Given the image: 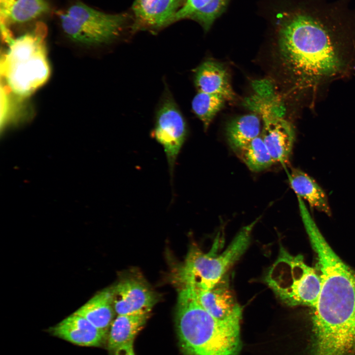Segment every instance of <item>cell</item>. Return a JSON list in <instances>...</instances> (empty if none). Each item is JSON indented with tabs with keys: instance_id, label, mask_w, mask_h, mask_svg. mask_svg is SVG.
<instances>
[{
	"instance_id": "23",
	"label": "cell",
	"mask_w": 355,
	"mask_h": 355,
	"mask_svg": "<svg viewBox=\"0 0 355 355\" xmlns=\"http://www.w3.org/2000/svg\"><path fill=\"white\" fill-rule=\"evenodd\" d=\"M10 90L4 83L0 86V126L4 127L9 118V101L8 93Z\"/></svg>"
},
{
	"instance_id": "3",
	"label": "cell",
	"mask_w": 355,
	"mask_h": 355,
	"mask_svg": "<svg viewBox=\"0 0 355 355\" xmlns=\"http://www.w3.org/2000/svg\"><path fill=\"white\" fill-rule=\"evenodd\" d=\"M176 324L183 355H238L240 324L219 321L198 303L194 290L180 287Z\"/></svg>"
},
{
	"instance_id": "2",
	"label": "cell",
	"mask_w": 355,
	"mask_h": 355,
	"mask_svg": "<svg viewBox=\"0 0 355 355\" xmlns=\"http://www.w3.org/2000/svg\"><path fill=\"white\" fill-rule=\"evenodd\" d=\"M301 218L317 254L321 288L313 308V326L355 332V269L347 265L325 240L309 212Z\"/></svg>"
},
{
	"instance_id": "17",
	"label": "cell",
	"mask_w": 355,
	"mask_h": 355,
	"mask_svg": "<svg viewBox=\"0 0 355 355\" xmlns=\"http://www.w3.org/2000/svg\"><path fill=\"white\" fill-rule=\"evenodd\" d=\"M229 0H185L174 18L173 23L189 19L208 31L224 11Z\"/></svg>"
},
{
	"instance_id": "24",
	"label": "cell",
	"mask_w": 355,
	"mask_h": 355,
	"mask_svg": "<svg viewBox=\"0 0 355 355\" xmlns=\"http://www.w3.org/2000/svg\"><path fill=\"white\" fill-rule=\"evenodd\" d=\"M133 343H128L118 348L114 352L115 355H135Z\"/></svg>"
},
{
	"instance_id": "15",
	"label": "cell",
	"mask_w": 355,
	"mask_h": 355,
	"mask_svg": "<svg viewBox=\"0 0 355 355\" xmlns=\"http://www.w3.org/2000/svg\"><path fill=\"white\" fill-rule=\"evenodd\" d=\"M287 173L289 184L297 197L307 201L311 208L331 215L327 195L313 178L296 168Z\"/></svg>"
},
{
	"instance_id": "19",
	"label": "cell",
	"mask_w": 355,
	"mask_h": 355,
	"mask_svg": "<svg viewBox=\"0 0 355 355\" xmlns=\"http://www.w3.org/2000/svg\"><path fill=\"white\" fill-rule=\"evenodd\" d=\"M150 313L117 315L113 320L108 335V348L111 351L133 343L134 338L147 320Z\"/></svg>"
},
{
	"instance_id": "8",
	"label": "cell",
	"mask_w": 355,
	"mask_h": 355,
	"mask_svg": "<svg viewBox=\"0 0 355 355\" xmlns=\"http://www.w3.org/2000/svg\"><path fill=\"white\" fill-rule=\"evenodd\" d=\"M187 134L186 121L173 97L167 90L158 107L151 135L163 147L171 178L176 160Z\"/></svg>"
},
{
	"instance_id": "10",
	"label": "cell",
	"mask_w": 355,
	"mask_h": 355,
	"mask_svg": "<svg viewBox=\"0 0 355 355\" xmlns=\"http://www.w3.org/2000/svg\"><path fill=\"white\" fill-rule=\"evenodd\" d=\"M263 127L260 136L275 163L285 165L294 141L291 124L269 110H261Z\"/></svg>"
},
{
	"instance_id": "18",
	"label": "cell",
	"mask_w": 355,
	"mask_h": 355,
	"mask_svg": "<svg viewBox=\"0 0 355 355\" xmlns=\"http://www.w3.org/2000/svg\"><path fill=\"white\" fill-rule=\"evenodd\" d=\"M115 313L111 288L100 291L74 313L91 322L98 329L107 333Z\"/></svg>"
},
{
	"instance_id": "6",
	"label": "cell",
	"mask_w": 355,
	"mask_h": 355,
	"mask_svg": "<svg viewBox=\"0 0 355 355\" xmlns=\"http://www.w3.org/2000/svg\"><path fill=\"white\" fill-rule=\"evenodd\" d=\"M265 281L275 295L288 306L316 304L321 279L301 255H293L281 246L278 257L269 269Z\"/></svg>"
},
{
	"instance_id": "20",
	"label": "cell",
	"mask_w": 355,
	"mask_h": 355,
	"mask_svg": "<svg viewBox=\"0 0 355 355\" xmlns=\"http://www.w3.org/2000/svg\"><path fill=\"white\" fill-rule=\"evenodd\" d=\"M261 123L259 117L249 114L231 120L226 127L228 142L237 151L261 134Z\"/></svg>"
},
{
	"instance_id": "9",
	"label": "cell",
	"mask_w": 355,
	"mask_h": 355,
	"mask_svg": "<svg viewBox=\"0 0 355 355\" xmlns=\"http://www.w3.org/2000/svg\"><path fill=\"white\" fill-rule=\"evenodd\" d=\"M113 305L117 315L150 313L158 296L141 280L126 278L111 288Z\"/></svg>"
},
{
	"instance_id": "16",
	"label": "cell",
	"mask_w": 355,
	"mask_h": 355,
	"mask_svg": "<svg viewBox=\"0 0 355 355\" xmlns=\"http://www.w3.org/2000/svg\"><path fill=\"white\" fill-rule=\"evenodd\" d=\"M49 10L45 0H0V24H21L32 21Z\"/></svg>"
},
{
	"instance_id": "7",
	"label": "cell",
	"mask_w": 355,
	"mask_h": 355,
	"mask_svg": "<svg viewBox=\"0 0 355 355\" xmlns=\"http://www.w3.org/2000/svg\"><path fill=\"white\" fill-rule=\"evenodd\" d=\"M127 21L124 14H109L77 1L60 14L61 28L71 41L86 46L107 43L117 38Z\"/></svg>"
},
{
	"instance_id": "21",
	"label": "cell",
	"mask_w": 355,
	"mask_h": 355,
	"mask_svg": "<svg viewBox=\"0 0 355 355\" xmlns=\"http://www.w3.org/2000/svg\"><path fill=\"white\" fill-rule=\"evenodd\" d=\"M247 167L254 172H260L275 163L261 136L236 151Z\"/></svg>"
},
{
	"instance_id": "13",
	"label": "cell",
	"mask_w": 355,
	"mask_h": 355,
	"mask_svg": "<svg viewBox=\"0 0 355 355\" xmlns=\"http://www.w3.org/2000/svg\"><path fill=\"white\" fill-rule=\"evenodd\" d=\"M52 335L72 344L98 347L107 335L84 318L73 313L50 329Z\"/></svg>"
},
{
	"instance_id": "5",
	"label": "cell",
	"mask_w": 355,
	"mask_h": 355,
	"mask_svg": "<svg viewBox=\"0 0 355 355\" xmlns=\"http://www.w3.org/2000/svg\"><path fill=\"white\" fill-rule=\"evenodd\" d=\"M258 219L242 228L220 253H204L197 247L191 248L175 275L181 287H189L195 292L213 287L248 248Z\"/></svg>"
},
{
	"instance_id": "4",
	"label": "cell",
	"mask_w": 355,
	"mask_h": 355,
	"mask_svg": "<svg viewBox=\"0 0 355 355\" xmlns=\"http://www.w3.org/2000/svg\"><path fill=\"white\" fill-rule=\"evenodd\" d=\"M46 35L45 26L39 23L32 31L16 38L11 35L4 39L8 47L1 58V76L10 91L17 96H29L49 78Z\"/></svg>"
},
{
	"instance_id": "14",
	"label": "cell",
	"mask_w": 355,
	"mask_h": 355,
	"mask_svg": "<svg viewBox=\"0 0 355 355\" xmlns=\"http://www.w3.org/2000/svg\"><path fill=\"white\" fill-rule=\"evenodd\" d=\"M194 82L198 92L218 94L226 101L235 98L228 71L220 63L209 60L201 63L195 71Z\"/></svg>"
},
{
	"instance_id": "22",
	"label": "cell",
	"mask_w": 355,
	"mask_h": 355,
	"mask_svg": "<svg viewBox=\"0 0 355 355\" xmlns=\"http://www.w3.org/2000/svg\"><path fill=\"white\" fill-rule=\"evenodd\" d=\"M226 100L221 95L198 92L193 98L191 107L194 113L203 123L207 130Z\"/></svg>"
},
{
	"instance_id": "12",
	"label": "cell",
	"mask_w": 355,
	"mask_h": 355,
	"mask_svg": "<svg viewBox=\"0 0 355 355\" xmlns=\"http://www.w3.org/2000/svg\"><path fill=\"white\" fill-rule=\"evenodd\" d=\"M181 0H134L132 30L156 31L173 23Z\"/></svg>"
},
{
	"instance_id": "1",
	"label": "cell",
	"mask_w": 355,
	"mask_h": 355,
	"mask_svg": "<svg viewBox=\"0 0 355 355\" xmlns=\"http://www.w3.org/2000/svg\"><path fill=\"white\" fill-rule=\"evenodd\" d=\"M325 20L299 11L287 14L279 23V59L295 84L331 75L341 67L337 38Z\"/></svg>"
},
{
	"instance_id": "11",
	"label": "cell",
	"mask_w": 355,
	"mask_h": 355,
	"mask_svg": "<svg viewBox=\"0 0 355 355\" xmlns=\"http://www.w3.org/2000/svg\"><path fill=\"white\" fill-rule=\"evenodd\" d=\"M225 276L210 290L194 291L199 304L214 318L224 322L240 324L242 309Z\"/></svg>"
}]
</instances>
